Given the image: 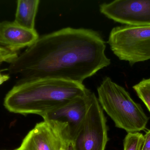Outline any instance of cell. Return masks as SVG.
I'll return each instance as SVG.
<instances>
[{
    "label": "cell",
    "instance_id": "6da1fadb",
    "mask_svg": "<svg viewBox=\"0 0 150 150\" xmlns=\"http://www.w3.org/2000/svg\"><path fill=\"white\" fill-rule=\"evenodd\" d=\"M106 44L91 29L67 27L39 37L9 63L19 81L64 80L83 83L111 64Z\"/></svg>",
    "mask_w": 150,
    "mask_h": 150
},
{
    "label": "cell",
    "instance_id": "8fae6325",
    "mask_svg": "<svg viewBox=\"0 0 150 150\" xmlns=\"http://www.w3.org/2000/svg\"><path fill=\"white\" fill-rule=\"evenodd\" d=\"M133 89L150 112V77L143 78L134 85Z\"/></svg>",
    "mask_w": 150,
    "mask_h": 150
},
{
    "label": "cell",
    "instance_id": "5b68a950",
    "mask_svg": "<svg viewBox=\"0 0 150 150\" xmlns=\"http://www.w3.org/2000/svg\"><path fill=\"white\" fill-rule=\"evenodd\" d=\"M92 92H87L42 116L70 147L77 134L87 112Z\"/></svg>",
    "mask_w": 150,
    "mask_h": 150
},
{
    "label": "cell",
    "instance_id": "52a82bcc",
    "mask_svg": "<svg viewBox=\"0 0 150 150\" xmlns=\"http://www.w3.org/2000/svg\"><path fill=\"white\" fill-rule=\"evenodd\" d=\"M100 11L122 24L150 26V0H115L100 4Z\"/></svg>",
    "mask_w": 150,
    "mask_h": 150
},
{
    "label": "cell",
    "instance_id": "e0dca14e",
    "mask_svg": "<svg viewBox=\"0 0 150 150\" xmlns=\"http://www.w3.org/2000/svg\"><path fill=\"white\" fill-rule=\"evenodd\" d=\"M1 64V63H0V64Z\"/></svg>",
    "mask_w": 150,
    "mask_h": 150
},
{
    "label": "cell",
    "instance_id": "8992f818",
    "mask_svg": "<svg viewBox=\"0 0 150 150\" xmlns=\"http://www.w3.org/2000/svg\"><path fill=\"white\" fill-rule=\"evenodd\" d=\"M108 141L107 121L94 92L84 120L71 143V150H105Z\"/></svg>",
    "mask_w": 150,
    "mask_h": 150
},
{
    "label": "cell",
    "instance_id": "9a60e30c",
    "mask_svg": "<svg viewBox=\"0 0 150 150\" xmlns=\"http://www.w3.org/2000/svg\"><path fill=\"white\" fill-rule=\"evenodd\" d=\"M10 78V77L9 75L8 74H2L0 70V85L8 81Z\"/></svg>",
    "mask_w": 150,
    "mask_h": 150
},
{
    "label": "cell",
    "instance_id": "277c9868",
    "mask_svg": "<svg viewBox=\"0 0 150 150\" xmlns=\"http://www.w3.org/2000/svg\"><path fill=\"white\" fill-rule=\"evenodd\" d=\"M108 43L113 53L131 66L150 60V26L114 27Z\"/></svg>",
    "mask_w": 150,
    "mask_h": 150
},
{
    "label": "cell",
    "instance_id": "30bf717a",
    "mask_svg": "<svg viewBox=\"0 0 150 150\" xmlns=\"http://www.w3.org/2000/svg\"><path fill=\"white\" fill-rule=\"evenodd\" d=\"M40 3L39 0H18L14 22L30 30H35V21Z\"/></svg>",
    "mask_w": 150,
    "mask_h": 150
},
{
    "label": "cell",
    "instance_id": "ba28073f",
    "mask_svg": "<svg viewBox=\"0 0 150 150\" xmlns=\"http://www.w3.org/2000/svg\"><path fill=\"white\" fill-rule=\"evenodd\" d=\"M70 149L60 135L45 121L36 124L14 150H60Z\"/></svg>",
    "mask_w": 150,
    "mask_h": 150
},
{
    "label": "cell",
    "instance_id": "7a4b0ae2",
    "mask_svg": "<svg viewBox=\"0 0 150 150\" xmlns=\"http://www.w3.org/2000/svg\"><path fill=\"white\" fill-rule=\"evenodd\" d=\"M83 83L55 79L18 80L8 92L4 105L9 112L26 115L44 114L85 94Z\"/></svg>",
    "mask_w": 150,
    "mask_h": 150
},
{
    "label": "cell",
    "instance_id": "2e32d148",
    "mask_svg": "<svg viewBox=\"0 0 150 150\" xmlns=\"http://www.w3.org/2000/svg\"><path fill=\"white\" fill-rule=\"evenodd\" d=\"M60 150H71L70 149H67V148H62Z\"/></svg>",
    "mask_w": 150,
    "mask_h": 150
},
{
    "label": "cell",
    "instance_id": "5bb4252c",
    "mask_svg": "<svg viewBox=\"0 0 150 150\" xmlns=\"http://www.w3.org/2000/svg\"><path fill=\"white\" fill-rule=\"evenodd\" d=\"M144 139L142 150H150V130L146 132Z\"/></svg>",
    "mask_w": 150,
    "mask_h": 150
},
{
    "label": "cell",
    "instance_id": "7c38bea8",
    "mask_svg": "<svg viewBox=\"0 0 150 150\" xmlns=\"http://www.w3.org/2000/svg\"><path fill=\"white\" fill-rule=\"evenodd\" d=\"M144 139L139 132L128 133L124 140V150H142Z\"/></svg>",
    "mask_w": 150,
    "mask_h": 150
},
{
    "label": "cell",
    "instance_id": "4fadbf2b",
    "mask_svg": "<svg viewBox=\"0 0 150 150\" xmlns=\"http://www.w3.org/2000/svg\"><path fill=\"white\" fill-rule=\"evenodd\" d=\"M18 55L17 52H12L0 46V63L4 62L11 63Z\"/></svg>",
    "mask_w": 150,
    "mask_h": 150
},
{
    "label": "cell",
    "instance_id": "3957f363",
    "mask_svg": "<svg viewBox=\"0 0 150 150\" xmlns=\"http://www.w3.org/2000/svg\"><path fill=\"white\" fill-rule=\"evenodd\" d=\"M97 91L100 105L116 127L127 133H137L146 129L149 117L142 106L133 100L125 88L109 77H106Z\"/></svg>",
    "mask_w": 150,
    "mask_h": 150
},
{
    "label": "cell",
    "instance_id": "9c48e42d",
    "mask_svg": "<svg viewBox=\"0 0 150 150\" xmlns=\"http://www.w3.org/2000/svg\"><path fill=\"white\" fill-rule=\"evenodd\" d=\"M39 37L35 29H27L14 21L0 22V45L10 51L17 52L22 48L28 47Z\"/></svg>",
    "mask_w": 150,
    "mask_h": 150
}]
</instances>
